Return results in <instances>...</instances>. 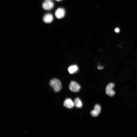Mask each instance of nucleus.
Wrapping results in <instances>:
<instances>
[{
    "mask_svg": "<svg viewBox=\"0 0 137 137\" xmlns=\"http://www.w3.org/2000/svg\"><path fill=\"white\" fill-rule=\"evenodd\" d=\"M49 84L55 92H58L62 89V86L61 83L58 79L54 78L50 80Z\"/></svg>",
    "mask_w": 137,
    "mask_h": 137,
    "instance_id": "f257e3e1",
    "label": "nucleus"
},
{
    "mask_svg": "<svg viewBox=\"0 0 137 137\" xmlns=\"http://www.w3.org/2000/svg\"><path fill=\"white\" fill-rule=\"evenodd\" d=\"M115 86V84L114 83H110L108 84L105 89L106 93L107 95L112 97L115 95V92L113 89Z\"/></svg>",
    "mask_w": 137,
    "mask_h": 137,
    "instance_id": "f03ea898",
    "label": "nucleus"
},
{
    "mask_svg": "<svg viewBox=\"0 0 137 137\" xmlns=\"http://www.w3.org/2000/svg\"><path fill=\"white\" fill-rule=\"evenodd\" d=\"M69 90L71 91L74 92H79L81 89V86L79 84L74 81H71L69 86Z\"/></svg>",
    "mask_w": 137,
    "mask_h": 137,
    "instance_id": "7ed1b4c3",
    "label": "nucleus"
},
{
    "mask_svg": "<svg viewBox=\"0 0 137 137\" xmlns=\"http://www.w3.org/2000/svg\"><path fill=\"white\" fill-rule=\"evenodd\" d=\"M54 6V4L53 2L50 0H47L42 4L43 8L45 10H49L52 9Z\"/></svg>",
    "mask_w": 137,
    "mask_h": 137,
    "instance_id": "20e7f679",
    "label": "nucleus"
},
{
    "mask_svg": "<svg viewBox=\"0 0 137 137\" xmlns=\"http://www.w3.org/2000/svg\"><path fill=\"white\" fill-rule=\"evenodd\" d=\"M101 111V107L99 105L96 104L94 106V109L90 112V114L93 117H96L97 116Z\"/></svg>",
    "mask_w": 137,
    "mask_h": 137,
    "instance_id": "39448f33",
    "label": "nucleus"
},
{
    "mask_svg": "<svg viewBox=\"0 0 137 137\" xmlns=\"http://www.w3.org/2000/svg\"><path fill=\"white\" fill-rule=\"evenodd\" d=\"M74 105V103L70 98L66 99L64 102L63 106L67 108H73Z\"/></svg>",
    "mask_w": 137,
    "mask_h": 137,
    "instance_id": "423d86ee",
    "label": "nucleus"
},
{
    "mask_svg": "<svg viewBox=\"0 0 137 137\" xmlns=\"http://www.w3.org/2000/svg\"><path fill=\"white\" fill-rule=\"evenodd\" d=\"M65 14V10L62 8H59L58 9L55 11L56 16L58 19H61L63 17Z\"/></svg>",
    "mask_w": 137,
    "mask_h": 137,
    "instance_id": "0eeeda50",
    "label": "nucleus"
},
{
    "mask_svg": "<svg viewBox=\"0 0 137 137\" xmlns=\"http://www.w3.org/2000/svg\"><path fill=\"white\" fill-rule=\"evenodd\" d=\"M53 16L50 14H46L43 17V21L46 23H51L53 20Z\"/></svg>",
    "mask_w": 137,
    "mask_h": 137,
    "instance_id": "6e6552de",
    "label": "nucleus"
},
{
    "mask_svg": "<svg viewBox=\"0 0 137 137\" xmlns=\"http://www.w3.org/2000/svg\"><path fill=\"white\" fill-rule=\"evenodd\" d=\"M78 70V66L74 65L70 66L68 68V70L70 74H73L77 72Z\"/></svg>",
    "mask_w": 137,
    "mask_h": 137,
    "instance_id": "1a4fd4ad",
    "label": "nucleus"
},
{
    "mask_svg": "<svg viewBox=\"0 0 137 137\" xmlns=\"http://www.w3.org/2000/svg\"><path fill=\"white\" fill-rule=\"evenodd\" d=\"M74 103L76 107L78 108H81L83 106L82 101L79 98H75L74 100Z\"/></svg>",
    "mask_w": 137,
    "mask_h": 137,
    "instance_id": "9d476101",
    "label": "nucleus"
},
{
    "mask_svg": "<svg viewBox=\"0 0 137 137\" xmlns=\"http://www.w3.org/2000/svg\"><path fill=\"white\" fill-rule=\"evenodd\" d=\"M115 31L116 33H118L120 32V30L119 28H116L115 29Z\"/></svg>",
    "mask_w": 137,
    "mask_h": 137,
    "instance_id": "9b49d317",
    "label": "nucleus"
},
{
    "mask_svg": "<svg viewBox=\"0 0 137 137\" xmlns=\"http://www.w3.org/2000/svg\"><path fill=\"white\" fill-rule=\"evenodd\" d=\"M98 68L99 70H101L103 69V67L101 66H99L98 67Z\"/></svg>",
    "mask_w": 137,
    "mask_h": 137,
    "instance_id": "f8f14e48",
    "label": "nucleus"
},
{
    "mask_svg": "<svg viewBox=\"0 0 137 137\" xmlns=\"http://www.w3.org/2000/svg\"><path fill=\"white\" fill-rule=\"evenodd\" d=\"M56 0L57 1H60L62 0Z\"/></svg>",
    "mask_w": 137,
    "mask_h": 137,
    "instance_id": "ddd939ff",
    "label": "nucleus"
}]
</instances>
